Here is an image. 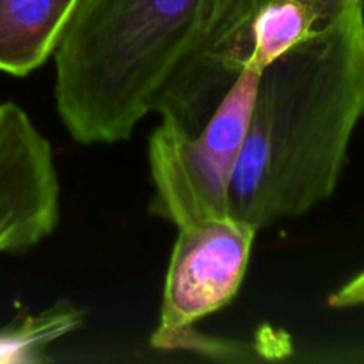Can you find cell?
I'll return each mask as SVG.
<instances>
[{"mask_svg":"<svg viewBox=\"0 0 364 364\" xmlns=\"http://www.w3.org/2000/svg\"><path fill=\"white\" fill-rule=\"evenodd\" d=\"M364 117V11L265 66L230 188L256 230L301 217L336 191Z\"/></svg>","mask_w":364,"mask_h":364,"instance_id":"obj_2","label":"cell"},{"mask_svg":"<svg viewBox=\"0 0 364 364\" xmlns=\"http://www.w3.org/2000/svg\"><path fill=\"white\" fill-rule=\"evenodd\" d=\"M251 48V0H80L53 52L57 112L85 146L149 114L196 135Z\"/></svg>","mask_w":364,"mask_h":364,"instance_id":"obj_1","label":"cell"},{"mask_svg":"<svg viewBox=\"0 0 364 364\" xmlns=\"http://www.w3.org/2000/svg\"><path fill=\"white\" fill-rule=\"evenodd\" d=\"M80 0H0V71L27 77L59 46Z\"/></svg>","mask_w":364,"mask_h":364,"instance_id":"obj_7","label":"cell"},{"mask_svg":"<svg viewBox=\"0 0 364 364\" xmlns=\"http://www.w3.org/2000/svg\"><path fill=\"white\" fill-rule=\"evenodd\" d=\"M327 304L334 309L364 306V270L352 277L350 281H347L343 287L338 288L334 294H331L329 299H327Z\"/></svg>","mask_w":364,"mask_h":364,"instance_id":"obj_9","label":"cell"},{"mask_svg":"<svg viewBox=\"0 0 364 364\" xmlns=\"http://www.w3.org/2000/svg\"><path fill=\"white\" fill-rule=\"evenodd\" d=\"M364 11V0H251V60L263 70L318 32Z\"/></svg>","mask_w":364,"mask_h":364,"instance_id":"obj_6","label":"cell"},{"mask_svg":"<svg viewBox=\"0 0 364 364\" xmlns=\"http://www.w3.org/2000/svg\"><path fill=\"white\" fill-rule=\"evenodd\" d=\"M60 220L53 149L20 105L0 102V255L41 244Z\"/></svg>","mask_w":364,"mask_h":364,"instance_id":"obj_5","label":"cell"},{"mask_svg":"<svg viewBox=\"0 0 364 364\" xmlns=\"http://www.w3.org/2000/svg\"><path fill=\"white\" fill-rule=\"evenodd\" d=\"M82 313L63 304L0 331V363H39L46 345L71 333L80 323Z\"/></svg>","mask_w":364,"mask_h":364,"instance_id":"obj_8","label":"cell"},{"mask_svg":"<svg viewBox=\"0 0 364 364\" xmlns=\"http://www.w3.org/2000/svg\"><path fill=\"white\" fill-rule=\"evenodd\" d=\"M256 233L255 226L233 213L178 228L164 283L160 322L151 334L153 347L173 350L199 320L220 311L237 297Z\"/></svg>","mask_w":364,"mask_h":364,"instance_id":"obj_4","label":"cell"},{"mask_svg":"<svg viewBox=\"0 0 364 364\" xmlns=\"http://www.w3.org/2000/svg\"><path fill=\"white\" fill-rule=\"evenodd\" d=\"M262 70L247 63L196 135L160 119L148 142L153 215L176 228L231 213L230 188Z\"/></svg>","mask_w":364,"mask_h":364,"instance_id":"obj_3","label":"cell"}]
</instances>
